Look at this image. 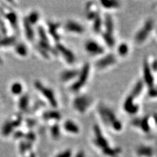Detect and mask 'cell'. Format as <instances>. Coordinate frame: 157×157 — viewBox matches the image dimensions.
<instances>
[{"label": "cell", "mask_w": 157, "mask_h": 157, "mask_svg": "<svg viewBox=\"0 0 157 157\" xmlns=\"http://www.w3.org/2000/svg\"><path fill=\"white\" fill-rule=\"evenodd\" d=\"M145 86V85L142 79L137 80L132 86V88L131 91L129 94L135 98V99L139 98L141 95L143 91H144Z\"/></svg>", "instance_id": "d6986e66"}, {"label": "cell", "mask_w": 157, "mask_h": 157, "mask_svg": "<svg viewBox=\"0 0 157 157\" xmlns=\"http://www.w3.org/2000/svg\"><path fill=\"white\" fill-rule=\"evenodd\" d=\"M64 28L66 32L75 35H82L85 32L83 25L74 20H68L64 25Z\"/></svg>", "instance_id": "4fadbf2b"}, {"label": "cell", "mask_w": 157, "mask_h": 157, "mask_svg": "<svg viewBox=\"0 0 157 157\" xmlns=\"http://www.w3.org/2000/svg\"><path fill=\"white\" fill-rule=\"evenodd\" d=\"M18 47V52L20 54L24 55L26 54V49H25L24 46H19Z\"/></svg>", "instance_id": "e575fe53"}, {"label": "cell", "mask_w": 157, "mask_h": 157, "mask_svg": "<svg viewBox=\"0 0 157 157\" xmlns=\"http://www.w3.org/2000/svg\"><path fill=\"white\" fill-rule=\"evenodd\" d=\"M154 27L155 21L152 18H148L145 20L134 35V39L135 43L141 45L145 43L154 30Z\"/></svg>", "instance_id": "277c9868"}, {"label": "cell", "mask_w": 157, "mask_h": 157, "mask_svg": "<svg viewBox=\"0 0 157 157\" xmlns=\"http://www.w3.org/2000/svg\"><path fill=\"white\" fill-rule=\"evenodd\" d=\"M97 112L102 122L106 127L111 128L115 132H120L122 130L123 124L122 121L111 107L101 103L98 106Z\"/></svg>", "instance_id": "7a4b0ae2"}, {"label": "cell", "mask_w": 157, "mask_h": 157, "mask_svg": "<svg viewBox=\"0 0 157 157\" xmlns=\"http://www.w3.org/2000/svg\"><path fill=\"white\" fill-rule=\"evenodd\" d=\"M73 152L71 149H66L63 151H62L60 153L55 157H72L73 156Z\"/></svg>", "instance_id": "83f0119b"}, {"label": "cell", "mask_w": 157, "mask_h": 157, "mask_svg": "<svg viewBox=\"0 0 157 157\" xmlns=\"http://www.w3.org/2000/svg\"><path fill=\"white\" fill-rule=\"evenodd\" d=\"M28 98L26 96H24L22 98V100L20 102V107L22 109H24L28 105Z\"/></svg>", "instance_id": "d6a6232c"}, {"label": "cell", "mask_w": 157, "mask_h": 157, "mask_svg": "<svg viewBox=\"0 0 157 157\" xmlns=\"http://www.w3.org/2000/svg\"><path fill=\"white\" fill-rule=\"evenodd\" d=\"M63 128L67 133L72 135H77L80 133V127L76 122L71 119H67L64 122Z\"/></svg>", "instance_id": "2e32d148"}, {"label": "cell", "mask_w": 157, "mask_h": 157, "mask_svg": "<svg viewBox=\"0 0 157 157\" xmlns=\"http://www.w3.org/2000/svg\"><path fill=\"white\" fill-rule=\"evenodd\" d=\"M103 29L102 32H105L111 35H114L115 22L111 15H106L103 18Z\"/></svg>", "instance_id": "e0dca14e"}, {"label": "cell", "mask_w": 157, "mask_h": 157, "mask_svg": "<svg viewBox=\"0 0 157 157\" xmlns=\"http://www.w3.org/2000/svg\"><path fill=\"white\" fill-rule=\"evenodd\" d=\"M117 54L120 57H125L130 52V47H129L128 44L125 43V42H122L119 45L117 46Z\"/></svg>", "instance_id": "cb8c5ba5"}, {"label": "cell", "mask_w": 157, "mask_h": 157, "mask_svg": "<svg viewBox=\"0 0 157 157\" xmlns=\"http://www.w3.org/2000/svg\"><path fill=\"white\" fill-rule=\"evenodd\" d=\"M44 119L45 120H54L58 121L62 118V115L60 112L56 110L49 111L45 112L43 115Z\"/></svg>", "instance_id": "d4e9b609"}, {"label": "cell", "mask_w": 157, "mask_h": 157, "mask_svg": "<svg viewBox=\"0 0 157 157\" xmlns=\"http://www.w3.org/2000/svg\"><path fill=\"white\" fill-rule=\"evenodd\" d=\"M86 17L88 21L92 22L100 14L97 5L94 2H88L86 5Z\"/></svg>", "instance_id": "9a60e30c"}, {"label": "cell", "mask_w": 157, "mask_h": 157, "mask_svg": "<svg viewBox=\"0 0 157 157\" xmlns=\"http://www.w3.org/2000/svg\"><path fill=\"white\" fill-rule=\"evenodd\" d=\"M35 86L36 89L43 95L45 98L48 101L50 105L53 108H57L58 106V102L57 98L56 97V95L54 91L52 88H50L48 86L44 85L43 83H41L39 81H35Z\"/></svg>", "instance_id": "8992f818"}, {"label": "cell", "mask_w": 157, "mask_h": 157, "mask_svg": "<svg viewBox=\"0 0 157 157\" xmlns=\"http://www.w3.org/2000/svg\"><path fill=\"white\" fill-rule=\"evenodd\" d=\"M91 71V66L88 62L83 64L82 68L80 69L79 74L77 77L69 86V90L72 92L77 93L85 87L86 83H88Z\"/></svg>", "instance_id": "3957f363"}, {"label": "cell", "mask_w": 157, "mask_h": 157, "mask_svg": "<svg viewBox=\"0 0 157 157\" xmlns=\"http://www.w3.org/2000/svg\"><path fill=\"white\" fill-rule=\"evenodd\" d=\"M61 26L60 23L59 22H49V33L51 35L52 37L54 38L55 41H57V43H59L60 40V35L59 34V29Z\"/></svg>", "instance_id": "ffe728a7"}, {"label": "cell", "mask_w": 157, "mask_h": 157, "mask_svg": "<svg viewBox=\"0 0 157 157\" xmlns=\"http://www.w3.org/2000/svg\"><path fill=\"white\" fill-rule=\"evenodd\" d=\"M156 35H157V29H156Z\"/></svg>", "instance_id": "d590c367"}, {"label": "cell", "mask_w": 157, "mask_h": 157, "mask_svg": "<svg viewBox=\"0 0 157 157\" xmlns=\"http://www.w3.org/2000/svg\"><path fill=\"white\" fill-rule=\"evenodd\" d=\"M84 49L89 55L92 57H102L105 54V49L102 45L94 39H88L84 44Z\"/></svg>", "instance_id": "ba28073f"}, {"label": "cell", "mask_w": 157, "mask_h": 157, "mask_svg": "<svg viewBox=\"0 0 157 157\" xmlns=\"http://www.w3.org/2000/svg\"><path fill=\"white\" fill-rule=\"evenodd\" d=\"M25 28H26L28 37L30 39H33V36H34V33H33V31L32 28V26H30V23L28 21L27 22H25Z\"/></svg>", "instance_id": "4316f807"}, {"label": "cell", "mask_w": 157, "mask_h": 157, "mask_svg": "<svg viewBox=\"0 0 157 157\" xmlns=\"http://www.w3.org/2000/svg\"><path fill=\"white\" fill-rule=\"evenodd\" d=\"M117 62V57L113 53L104 54L96 60L95 66L98 70L103 71L115 65Z\"/></svg>", "instance_id": "52a82bcc"}, {"label": "cell", "mask_w": 157, "mask_h": 157, "mask_svg": "<svg viewBox=\"0 0 157 157\" xmlns=\"http://www.w3.org/2000/svg\"><path fill=\"white\" fill-rule=\"evenodd\" d=\"M92 143L103 155L107 157H117L121 153V149L113 147L109 144V140L103 134L102 128L98 124L93 127V139Z\"/></svg>", "instance_id": "6da1fadb"}, {"label": "cell", "mask_w": 157, "mask_h": 157, "mask_svg": "<svg viewBox=\"0 0 157 157\" xmlns=\"http://www.w3.org/2000/svg\"><path fill=\"white\" fill-rule=\"evenodd\" d=\"M122 108L125 113L130 115H136L139 111V107L136 102L135 98L130 96V94H128L124 99Z\"/></svg>", "instance_id": "7c38bea8"}, {"label": "cell", "mask_w": 157, "mask_h": 157, "mask_svg": "<svg viewBox=\"0 0 157 157\" xmlns=\"http://www.w3.org/2000/svg\"><path fill=\"white\" fill-rule=\"evenodd\" d=\"M50 132H51V135L53 138L54 139H58L60 137L61 134V130L60 127L58 124H55L52 126L50 128Z\"/></svg>", "instance_id": "484cf974"}, {"label": "cell", "mask_w": 157, "mask_h": 157, "mask_svg": "<svg viewBox=\"0 0 157 157\" xmlns=\"http://www.w3.org/2000/svg\"><path fill=\"white\" fill-rule=\"evenodd\" d=\"M56 50L58 53L62 55L67 64L69 65H72L74 64L75 61H76V56H75V53L72 51L68 47H67L64 44L61 43L59 42L57 43V45H56Z\"/></svg>", "instance_id": "8fae6325"}, {"label": "cell", "mask_w": 157, "mask_h": 157, "mask_svg": "<svg viewBox=\"0 0 157 157\" xmlns=\"http://www.w3.org/2000/svg\"><path fill=\"white\" fill-rule=\"evenodd\" d=\"M147 60L149 64L150 68L152 69L153 73L157 72V59H153V60H150L149 59L147 58Z\"/></svg>", "instance_id": "f1b7e54d"}, {"label": "cell", "mask_w": 157, "mask_h": 157, "mask_svg": "<svg viewBox=\"0 0 157 157\" xmlns=\"http://www.w3.org/2000/svg\"><path fill=\"white\" fill-rule=\"evenodd\" d=\"M143 78L145 86H147L148 89L151 88L155 85V78L154 76V73L150 68L149 64L147 58H145L143 62Z\"/></svg>", "instance_id": "9c48e42d"}, {"label": "cell", "mask_w": 157, "mask_h": 157, "mask_svg": "<svg viewBox=\"0 0 157 157\" xmlns=\"http://www.w3.org/2000/svg\"><path fill=\"white\" fill-rule=\"evenodd\" d=\"M39 18V15L37 13L33 12L30 15V17L29 18V22L30 23H35L37 21V20Z\"/></svg>", "instance_id": "1f68e13d"}, {"label": "cell", "mask_w": 157, "mask_h": 157, "mask_svg": "<svg viewBox=\"0 0 157 157\" xmlns=\"http://www.w3.org/2000/svg\"><path fill=\"white\" fill-rule=\"evenodd\" d=\"M93 102V98L90 95L78 94L72 100V107L77 113L83 115L92 107Z\"/></svg>", "instance_id": "5b68a950"}, {"label": "cell", "mask_w": 157, "mask_h": 157, "mask_svg": "<svg viewBox=\"0 0 157 157\" xmlns=\"http://www.w3.org/2000/svg\"><path fill=\"white\" fill-rule=\"evenodd\" d=\"M92 22V30L96 33H102L103 30V18L101 17V15L98 16Z\"/></svg>", "instance_id": "603a6c76"}, {"label": "cell", "mask_w": 157, "mask_h": 157, "mask_svg": "<svg viewBox=\"0 0 157 157\" xmlns=\"http://www.w3.org/2000/svg\"><path fill=\"white\" fill-rule=\"evenodd\" d=\"M153 148L147 145H141L136 149V154L139 157H153L154 155Z\"/></svg>", "instance_id": "ac0fdd59"}, {"label": "cell", "mask_w": 157, "mask_h": 157, "mask_svg": "<svg viewBox=\"0 0 157 157\" xmlns=\"http://www.w3.org/2000/svg\"><path fill=\"white\" fill-rule=\"evenodd\" d=\"M100 3L101 6L107 10L117 9L120 7V2L116 0H103Z\"/></svg>", "instance_id": "44dd1931"}, {"label": "cell", "mask_w": 157, "mask_h": 157, "mask_svg": "<svg viewBox=\"0 0 157 157\" xmlns=\"http://www.w3.org/2000/svg\"><path fill=\"white\" fill-rule=\"evenodd\" d=\"M148 96L151 98H157V88L155 86L148 90Z\"/></svg>", "instance_id": "f546056e"}, {"label": "cell", "mask_w": 157, "mask_h": 157, "mask_svg": "<svg viewBox=\"0 0 157 157\" xmlns=\"http://www.w3.org/2000/svg\"><path fill=\"white\" fill-rule=\"evenodd\" d=\"M80 69L69 68L63 70L60 73V79L62 83H73L76 79L78 74H79Z\"/></svg>", "instance_id": "5bb4252c"}, {"label": "cell", "mask_w": 157, "mask_h": 157, "mask_svg": "<svg viewBox=\"0 0 157 157\" xmlns=\"http://www.w3.org/2000/svg\"><path fill=\"white\" fill-rule=\"evenodd\" d=\"M131 124L134 128L139 129L144 133L148 134L151 130V118L146 115L142 118H135L131 121Z\"/></svg>", "instance_id": "30bf717a"}, {"label": "cell", "mask_w": 157, "mask_h": 157, "mask_svg": "<svg viewBox=\"0 0 157 157\" xmlns=\"http://www.w3.org/2000/svg\"><path fill=\"white\" fill-rule=\"evenodd\" d=\"M12 91L15 94H19L22 92V86L19 83H15L12 86Z\"/></svg>", "instance_id": "4dcf8cb0"}, {"label": "cell", "mask_w": 157, "mask_h": 157, "mask_svg": "<svg viewBox=\"0 0 157 157\" xmlns=\"http://www.w3.org/2000/svg\"><path fill=\"white\" fill-rule=\"evenodd\" d=\"M101 34H102V37L103 41H104V43L108 47L113 48V47L115 46L116 39L114 35L109 34V33L105 32H102Z\"/></svg>", "instance_id": "7402d4cb"}, {"label": "cell", "mask_w": 157, "mask_h": 157, "mask_svg": "<svg viewBox=\"0 0 157 157\" xmlns=\"http://www.w3.org/2000/svg\"><path fill=\"white\" fill-rule=\"evenodd\" d=\"M72 157H86V156L85 151H78L75 155H73Z\"/></svg>", "instance_id": "836d02e7"}]
</instances>
